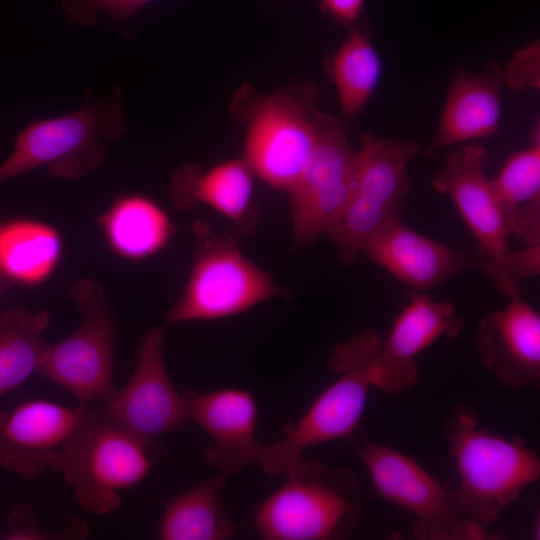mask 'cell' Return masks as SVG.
I'll use <instances>...</instances> for the list:
<instances>
[{"mask_svg":"<svg viewBox=\"0 0 540 540\" xmlns=\"http://www.w3.org/2000/svg\"><path fill=\"white\" fill-rule=\"evenodd\" d=\"M491 184L511 234L516 212L540 203V129L535 125L528 148L511 155Z\"/></svg>","mask_w":540,"mask_h":540,"instance_id":"obj_26","label":"cell"},{"mask_svg":"<svg viewBox=\"0 0 540 540\" xmlns=\"http://www.w3.org/2000/svg\"><path fill=\"white\" fill-rule=\"evenodd\" d=\"M458 474L451 494L460 517L488 532L506 507L540 478V459L521 437L505 438L478 426V415L458 403L446 426Z\"/></svg>","mask_w":540,"mask_h":540,"instance_id":"obj_1","label":"cell"},{"mask_svg":"<svg viewBox=\"0 0 540 540\" xmlns=\"http://www.w3.org/2000/svg\"><path fill=\"white\" fill-rule=\"evenodd\" d=\"M112 253L127 261L149 258L169 243L176 228L152 198L138 193L117 197L97 219Z\"/></svg>","mask_w":540,"mask_h":540,"instance_id":"obj_20","label":"cell"},{"mask_svg":"<svg viewBox=\"0 0 540 540\" xmlns=\"http://www.w3.org/2000/svg\"><path fill=\"white\" fill-rule=\"evenodd\" d=\"M365 0H321V8L335 21L350 25L359 19Z\"/></svg>","mask_w":540,"mask_h":540,"instance_id":"obj_30","label":"cell"},{"mask_svg":"<svg viewBox=\"0 0 540 540\" xmlns=\"http://www.w3.org/2000/svg\"><path fill=\"white\" fill-rule=\"evenodd\" d=\"M61 233L29 218L0 220V275L10 284L37 287L49 280L63 256Z\"/></svg>","mask_w":540,"mask_h":540,"instance_id":"obj_22","label":"cell"},{"mask_svg":"<svg viewBox=\"0 0 540 540\" xmlns=\"http://www.w3.org/2000/svg\"><path fill=\"white\" fill-rule=\"evenodd\" d=\"M89 528L83 519H73L55 531H46L39 527L33 508L20 504L10 511L7 517V531L2 536L6 540H71L84 539Z\"/></svg>","mask_w":540,"mask_h":540,"instance_id":"obj_27","label":"cell"},{"mask_svg":"<svg viewBox=\"0 0 540 540\" xmlns=\"http://www.w3.org/2000/svg\"><path fill=\"white\" fill-rule=\"evenodd\" d=\"M154 447L93 407L66 444L60 472L78 507L106 515L120 507L124 491L148 476L156 464Z\"/></svg>","mask_w":540,"mask_h":540,"instance_id":"obj_5","label":"cell"},{"mask_svg":"<svg viewBox=\"0 0 540 540\" xmlns=\"http://www.w3.org/2000/svg\"><path fill=\"white\" fill-rule=\"evenodd\" d=\"M164 343V330L151 328L139 345L129 381L103 403L108 418L147 442L184 429L188 420L183 395L167 371Z\"/></svg>","mask_w":540,"mask_h":540,"instance_id":"obj_13","label":"cell"},{"mask_svg":"<svg viewBox=\"0 0 540 540\" xmlns=\"http://www.w3.org/2000/svg\"><path fill=\"white\" fill-rule=\"evenodd\" d=\"M463 326L452 303L413 293L376 351L372 385L390 394L411 389L419 375L417 356L444 335L457 337Z\"/></svg>","mask_w":540,"mask_h":540,"instance_id":"obj_15","label":"cell"},{"mask_svg":"<svg viewBox=\"0 0 540 540\" xmlns=\"http://www.w3.org/2000/svg\"><path fill=\"white\" fill-rule=\"evenodd\" d=\"M125 129L120 91L112 100H87L79 109L35 120L16 137L0 165V183L41 166L56 178L75 181L98 168L107 155L104 139L115 140Z\"/></svg>","mask_w":540,"mask_h":540,"instance_id":"obj_6","label":"cell"},{"mask_svg":"<svg viewBox=\"0 0 540 540\" xmlns=\"http://www.w3.org/2000/svg\"><path fill=\"white\" fill-rule=\"evenodd\" d=\"M329 75L336 87L343 117L352 121L374 93L382 63L369 36L353 27L328 62Z\"/></svg>","mask_w":540,"mask_h":540,"instance_id":"obj_25","label":"cell"},{"mask_svg":"<svg viewBox=\"0 0 540 540\" xmlns=\"http://www.w3.org/2000/svg\"><path fill=\"white\" fill-rule=\"evenodd\" d=\"M52 317L46 309L31 312L23 307L0 316V397L21 386L39 366L50 346L45 331Z\"/></svg>","mask_w":540,"mask_h":540,"instance_id":"obj_24","label":"cell"},{"mask_svg":"<svg viewBox=\"0 0 540 540\" xmlns=\"http://www.w3.org/2000/svg\"><path fill=\"white\" fill-rule=\"evenodd\" d=\"M154 0H63L62 9L67 17L80 25L96 22L105 14L117 22H124Z\"/></svg>","mask_w":540,"mask_h":540,"instance_id":"obj_28","label":"cell"},{"mask_svg":"<svg viewBox=\"0 0 540 540\" xmlns=\"http://www.w3.org/2000/svg\"><path fill=\"white\" fill-rule=\"evenodd\" d=\"M229 476L217 474L173 498L160 519L162 540H224L236 531L222 501Z\"/></svg>","mask_w":540,"mask_h":540,"instance_id":"obj_23","label":"cell"},{"mask_svg":"<svg viewBox=\"0 0 540 540\" xmlns=\"http://www.w3.org/2000/svg\"><path fill=\"white\" fill-rule=\"evenodd\" d=\"M253 177L243 158L223 161L204 171L185 165L174 174L171 200L179 208L202 203L234 223L244 224L253 211Z\"/></svg>","mask_w":540,"mask_h":540,"instance_id":"obj_21","label":"cell"},{"mask_svg":"<svg viewBox=\"0 0 540 540\" xmlns=\"http://www.w3.org/2000/svg\"><path fill=\"white\" fill-rule=\"evenodd\" d=\"M1 279H2V278H1V275H0V280H1Z\"/></svg>","mask_w":540,"mask_h":540,"instance_id":"obj_31","label":"cell"},{"mask_svg":"<svg viewBox=\"0 0 540 540\" xmlns=\"http://www.w3.org/2000/svg\"><path fill=\"white\" fill-rule=\"evenodd\" d=\"M502 84V68L496 64L483 74L457 73L424 155L431 157L455 144L495 134L502 115Z\"/></svg>","mask_w":540,"mask_h":540,"instance_id":"obj_19","label":"cell"},{"mask_svg":"<svg viewBox=\"0 0 540 540\" xmlns=\"http://www.w3.org/2000/svg\"><path fill=\"white\" fill-rule=\"evenodd\" d=\"M490 161L488 149L467 144L452 152L443 167L431 179L441 195L450 197L464 223L477 241L482 261L479 265L496 290L506 298L520 296V288L509 277L510 235L485 167Z\"/></svg>","mask_w":540,"mask_h":540,"instance_id":"obj_10","label":"cell"},{"mask_svg":"<svg viewBox=\"0 0 540 540\" xmlns=\"http://www.w3.org/2000/svg\"><path fill=\"white\" fill-rule=\"evenodd\" d=\"M70 296L83 319L66 338L49 346L38 374L69 391L77 405L104 403L116 389L112 309L101 286L91 279L75 282Z\"/></svg>","mask_w":540,"mask_h":540,"instance_id":"obj_8","label":"cell"},{"mask_svg":"<svg viewBox=\"0 0 540 540\" xmlns=\"http://www.w3.org/2000/svg\"><path fill=\"white\" fill-rule=\"evenodd\" d=\"M284 293L236 246L212 241L196 253L185 288L164 319L168 323L223 319Z\"/></svg>","mask_w":540,"mask_h":540,"instance_id":"obj_11","label":"cell"},{"mask_svg":"<svg viewBox=\"0 0 540 540\" xmlns=\"http://www.w3.org/2000/svg\"><path fill=\"white\" fill-rule=\"evenodd\" d=\"M417 153L414 139L361 136L349 197L325 233L345 265L363 254L377 230L398 218L411 188L408 167Z\"/></svg>","mask_w":540,"mask_h":540,"instance_id":"obj_7","label":"cell"},{"mask_svg":"<svg viewBox=\"0 0 540 540\" xmlns=\"http://www.w3.org/2000/svg\"><path fill=\"white\" fill-rule=\"evenodd\" d=\"M92 408L31 399L1 410L0 466L26 480L60 472L66 444Z\"/></svg>","mask_w":540,"mask_h":540,"instance_id":"obj_14","label":"cell"},{"mask_svg":"<svg viewBox=\"0 0 540 540\" xmlns=\"http://www.w3.org/2000/svg\"><path fill=\"white\" fill-rule=\"evenodd\" d=\"M356 155L342 123L328 115L305 168L288 192L295 246L313 243L340 214L351 191Z\"/></svg>","mask_w":540,"mask_h":540,"instance_id":"obj_12","label":"cell"},{"mask_svg":"<svg viewBox=\"0 0 540 540\" xmlns=\"http://www.w3.org/2000/svg\"><path fill=\"white\" fill-rule=\"evenodd\" d=\"M381 342V335L369 329L335 346L328 363L339 376L295 423L284 427L279 440L262 443L257 464L265 474L284 473L307 448L354 436L373 386L372 364Z\"/></svg>","mask_w":540,"mask_h":540,"instance_id":"obj_4","label":"cell"},{"mask_svg":"<svg viewBox=\"0 0 540 540\" xmlns=\"http://www.w3.org/2000/svg\"><path fill=\"white\" fill-rule=\"evenodd\" d=\"M357 451L377 494L410 512L414 536L424 540H482L494 537L467 524L458 514L451 490L414 459L362 436H353Z\"/></svg>","mask_w":540,"mask_h":540,"instance_id":"obj_9","label":"cell"},{"mask_svg":"<svg viewBox=\"0 0 540 540\" xmlns=\"http://www.w3.org/2000/svg\"><path fill=\"white\" fill-rule=\"evenodd\" d=\"M188 419L211 438L206 461L227 476L257 463L262 443L256 437L258 407L253 394L240 388L182 393Z\"/></svg>","mask_w":540,"mask_h":540,"instance_id":"obj_16","label":"cell"},{"mask_svg":"<svg viewBox=\"0 0 540 540\" xmlns=\"http://www.w3.org/2000/svg\"><path fill=\"white\" fill-rule=\"evenodd\" d=\"M539 43L518 50L507 67L502 69L503 85L515 91L539 88Z\"/></svg>","mask_w":540,"mask_h":540,"instance_id":"obj_29","label":"cell"},{"mask_svg":"<svg viewBox=\"0 0 540 540\" xmlns=\"http://www.w3.org/2000/svg\"><path fill=\"white\" fill-rule=\"evenodd\" d=\"M482 366L511 389L540 385V315L520 296L487 313L477 331Z\"/></svg>","mask_w":540,"mask_h":540,"instance_id":"obj_17","label":"cell"},{"mask_svg":"<svg viewBox=\"0 0 540 540\" xmlns=\"http://www.w3.org/2000/svg\"><path fill=\"white\" fill-rule=\"evenodd\" d=\"M231 113L245 126L243 160L271 187L289 192L305 168L328 114L312 85L259 93L242 85Z\"/></svg>","mask_w":540,"mask_h":540,"instance_id":"obj_2","label":"cell"},{"mask_svg":"<svg viewBox=\"0 0 540 540\" xmlns=\"http://www.w3.org/2000/svg\"><path fill=\"white\" fill-rule=\"evenodd\" d=\"M285 481L258 507L254 526L266 540H338L353 533L361 514L353 471L300 457Z\"/></svg>","mask_w":540,"mask_h":540,"instance_id":"obj_3","label":"cell"},{"mask_svg":"<svg viewBox=\"0 0 540 540\" xmlns=\"http://www.w3.org/2000/svg\"><path fill=\"white\" fill-rule=\"evenodd\" d=\"M366 254L402 283L420 291L433 288L453 275L479 266V249L444 245L393 219L365 245Z\"/></svg>","mask_w":540,"mask_h":540,"instance_id":"obj_18","label":"cell"}]
</instances>
